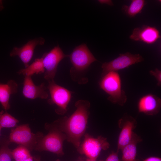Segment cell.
Segmentation results:
<instances>
[{"label":"cell","instance_id":"6da1fadb","mask_svg":"<svg viewBox=\"0 0 161 161\" xmlns=\"http://www.w3.org/2000/svg\"><path fill=\"white\" fill-rule=\"evenodd\" d=\"M75 105L76 109L71 116L59 119L52 124L65 134L66 140L77 149L85 134L90 104L88 100H80Z\"/></svg>","mask_w":161,"mask_h":161},{"label":"cell","instance_id":"7a4b0ae2","mask_svg":"<svg viewBox=\"0 0 161 161\" xmlns=\"http://www.w3.org/2000/svg\"><path fill=\"white\" fill-rule=\"evenodd\" d=\"M99 83L109 95L107 99L111 103L123 106L126 102L127 97L122 89L120 77L117 72H110L103 76Z\"/></svg>","mask_w":161,"mask_h":161},{"label":"cell","instance_id":"3957f363","mask_svg":"<svg viewBox=\"0 0 161 161\" xmlns=\"http://www.w3.org/2000/svg\"><path fill=\"white\" fill-rule=\"evenodd\" d=\"M45 127L49 133L39 141L34 150L49 151L59 156L63 155V144L66 139L65 134L52 123L46 124Z\"/></svg>","mask_w":161,"mask_h":161},{"label":"cell","instance_id":"277c9868","mask_svg":"<svg viewBox=\"0 0 161 161\" xmlns=\"http://www.w3.org/2000/svg\"><path fill=\"white\" fill-rule=\"evenodd\" d=\"M44 136L41 132H32L28 124L21 125L11 130L8 139L10 142L23 146L30 151L34 148L39 141Z\"/></svg>","mask_w":161,"mask_h":161},{"label":"cell","instance_id":"5b68a950","mask_svg":"<svg viewBox=\"0 0 161 161\" xmlns=\"http://www.w3.org/2000/svg\"><path fill=\"white\" fill-rule=\"evenodd\" d=\"M84 136L83 140L77 150L88 159L96 160L102 150H106L109 148L110 144L106 137L99 136L94 138L88 133Z\"/></svg>","mask_w":161,"mask_h":161},{"label":"cell","instance_id":"8992f818","mask_svg":"<svg viewBox=\"0 0 161 161\" xmlns=\"http://www.w3.org/2000/svg\"><path fill=\"white\" fill-rule=\"evenodd\" d=\"M48 83L47 88L49 91L50 98L48 103L50 104H55L57 106L55 110L56 113L64 115L67 111L72 92L57 84L54 80L49 82Z\"/></svg>","mask_w":161,"mask_h":161},{"label":"cell","instance_id":"52a82bcc","mask_svg":"<svg viewBox=\"0 0 161 161\" xmlns=\"http://www.w3.org/2000/svg\"><path fill=\"white\" fill-rule=\"evenodd\" d=\"M72 65L71 71H83L93 62L97 60L90 51L86 44H82L76 47L71 54L69 55Z\"/></svg>","mask_w":161,"mask_h":161},{"label":"cell","instance_id":"ba28073f","mask_svg":"<svg viewBox=\"0 0 161 161\" xmlns=\"http://www.w3.org/2000/svg\"><path fill=\"white\" fill-rule=\"evenodd\" d=\"M68 57L69 55L65 54L58 45L48 52L44 53L41 57L45 70L44 79L48 82L54 80L59 63L63 59Z\"/></svg>","mask_w":161,"mask_h":161},{"label":"cell","instance_id":"9c48e42d","mask_svg":"<svg viewBox=\"0 0 161 161\" xmlns=\"http://www.w3.org/2000/svg\"><path fill=\"white\" fill-rule=\"evenodd\" d=\"M143 60V57L139 54H133L129 52L120 54L113 60L103 64L102 75L103 76L111 71L117 72Z\"/></svg>","mask_w":161,"mask_h":161},{"label":"cell","instance_id":"30bf717a","mask_svg":"<svg viewBox=\"0 0 161 161\" xmlns=\"http://www.w3.org/2000/svg\"><path fill=\"white\" fill-rule=\"evenodd\" d=\"M137 123L136 120L126 113L119 120L118 124L121 130L118 137L117 151L118 152L129 143Z\"/></svg>","mask_w":161,"mask_h":161},{"label":"cell","instance_id":"8fae6325","mask_svg":"<svg viewBox=\"0 0 161 161\" xmlns=\"http://www.w3.org/2000/svg\"><path fill=\"white\" fill-rule=\"evenodd\" d=\"M45 42V39L42 37L31 40L20 47H14L10 51V57L18 56L26 68L29 65L36 47L44 44Z\"/></svg>","mask_w":161,"mask_h":161},{"label":"cell","instance_id":"7c38bea8","mask_svg":"<svg viewBox=\"0 0 161 161\" xmlns=\"http://www.w3.org/2000/svg\"><path fill=\"white\" fill-rule=\"evenodd\" d=\"M23 85L22 93L26 98L31 99L37 98L45 99L48 97L46 90L47 87L44 83L36 85L34 83L31 77L24 76Z\"/></svg>","mask_w":161,"mask_h":161},{"label":"cell","instance_id":"4fadbf2b","mask_svg":"<svg viewBox=\"0 0 161 161\" xmlns=\"http://www.w3.org/2000/svg\"><path fill=\"white\" fill-rule=\"evenodd\" d=\"M138 111L147 115H154L158 114L161 107V100L157 96L148 94L139 99L138 104Z\"/></svg>","mask_w":161,"mask_h":161},{"label":"cell","instance_id":"5bb4252c","mask_svg":"<svg viewBox=\"0 0 161 161\" xmlns=\"http://www.w3.org/2000/svg\"><path fill=\"white\" fill-rule=\"evenodd\" d=\"M160 38L159 32L155 27L147 26L134 29L130 36L131 40L148 44H152Z\"/></svg>","mask_w":161,"mask_h":161},{"label":"cell","instance_id":"9a60e30c","mask_svg":"<svg viewBox=\"0 0 161 161\" xmlns=\"http://www.w3.org/2000/svg\"><path fill=\"white\" fill-rule=\"evenodd\" d=\"M18 85L15 81L10 80L6 83H0V103L6 111L10 109V97L17 92Z\"/></svg>","mask_w":161,"mask_h":161},{"label":"cell","instance_id":"2e32d148","mask_svg":"<svg viewBox=\"0 0 161 161\" xmlns=\"http://www.w3.org/2000/svg\"><path fill=\"white\" fill-rule=\"evenodd\" d=\"M142 141L140 137L133 131L130 141L121 150L122 153V161H135L137 144Z\"/></svg>","mask_w":161,"mask_h":161},{"label":"cell","instance_id":"e0dca14e","mask_svg":"<svg viewBox=\"0 0 161 161\" xmlns=\"http://www.w3.org/2000/svg\"><path fill=\"white\" fill-rule=\"evenodd\" d=\"M45 71L42 58H36L31 64L24 69L20 70L18 73L22 74L24 76L31 77L34 74H40Z\"/></svg>","mask_w":161,"mask_h":161},{"label":"cell","instance_id":"ac0fdd59","mask_svg":"<svg viewBox=\"0 0 161 161\" xmlns=\"http://www.w3.org/2000/svg\"><path fill=\"white\" fill-rule=\"evenodd\" d=\"M145 4L143 0H133L129 6L124 5L122 9L124 12L129 16L133 17L140 13Z\"/></svg>","mask_w":161,"mask_h":161},{"label":"cell","instance_id":"d6986e66","mask_svg":"<svg viewBox=\"0 0 161 161\" xmlns=\"http://www.w3.org/2000/svg\"><path fill=\"white\" fill-rule=\"evenodd\" d=\"M18 120L5 111L0 112V127L3 128H13L17 126Z\"/></svg>","mask_w":161,"mask_h":161},{"label":"cell","instance_id":"ffe728a7","mask_svg":"<svg viewBox=\"0 0 161 161\" xmlns=\"http://www.w3.org/2000/svg\"><path fill=\"white\" fill-rule=\"evenodd\" d=\"M10 143L6 138L0 140V161H11L13 159L11 150L9 148Z\"/></svg>","mask_w":161,"mask_h":161},{"label":"cell","instance_id":"44dd1931","mask_svg":"<svg viewBox=\"0 0 161 161\" xmlns=\"http://www.w3.org/2000/svg\"><path fill=\"white\" fill-rule=\"evenodd\" d=\"M11 154L15 161H23L32 156L28 149L21 145L11 150Z\"/></svg>","mask_w":161,"mask_h":161},{"label":"cell","instance_id":"7402d4cb","mask_svg":"<svg viewBox=\"0 0 161 161\" xmlns=\"http://www.w3.org/2000/svg\"><path fill=\"white\" fill-rule=\"evenodd\" d=\"M150 74L155 78L157 81V85L160 86L161 85V71L157 68L154 70L150 71Z\"/></svg>","mask_w":161,"mask_h":161},{"label":"cell","instance_id":"603a6c76","mask_svg":"<svg viewBox=\"0 0 161 161\" xmlns=\"http://www.w3.org/2000/svg\"><path fill=\"white\" fill-rule=\"evenodd\" d=\"M118 152H112L106 159L105 161H120L118 155Z\"/></svg>","mask_w":161,"mask_h":161},{"label":"cell","instance_id":"cb8c5ba5","mask_svg":"<svg viewBox=\"0 0 161 161\" xmlns=\"http://www.w3.org/2000/svg\"><path fill=\"white\" fill-rule=\"evenodd\" d=\"M135 161H140L139 160L136 159ZM143 161H161V158L156 157H148Z\"/></svg>","mask_w":161,"mask_h":161},{"label":"cell","instance_id":"d4e9b609","mask_svg":"<svg viewBox=\"0 0 161 161\" xmlns=\"http://www.w3.org/2000/svg\"><path fill=\"white\" fill-rule=\"evenodd\" d=\"M98 2L101 4H106L110 6L113 5V4L111 0H100Z\"/></svg>","mask_w":161,"mask_h":161},{"label":"cell","instance_id":"484cf974","mask_svg":"<svg viewBox=\"0 0 161 161\" xmlns=\"http://www.w3.org/2000/svg\"><path fill=\"white\" fill-rule=\"evenodd\" d=\"M33 159L34 161H41L40 157L39 156L34 157Z\"/></svg>","mask_w":161,"mask_h":161},{"label":"cell","instance_id":"4316f807","mask_svg":"<svg viewBox=\"0 0 161 161\" xmlns=\"http://www.w3.org/2000/svg\"><path fill=\"white\" fill-rule=\"evenodd\" d=\"M23 161H34L33 157L32 156Z\"/></svg>","mask_w":161,"mask_h":161},{"label":"cell","instance_id":"83f0119b","mask_svg":"<svg viewBox=\"0 0 161 161\" xmlns=\"http://www.w3.org/2000/svg\"><path fill=\"white\" fill-rule=\"evenodd\" d=\"M2 1H0V10H1L4 8L2 5Z\"/></svg>","mask_w":161,"mask_h":161},{"label":"cell","instance_id":"f1b7e54d","mask_svg":"<svg viewBox=\"0 0 161 161\" xmlns=\"http://www.w3.org/2000/svg\"><path fill=\"white\" fill-rule=\"evenodd\" d=\"M86 161H103V160H99L98 161H97L96 160H92L89 159H87Z\"/></svg>","mask_w":161,"mask_h":161},{"label":"cell","instance_id":"f546056e","mask_svg":"<svg viewBox=\"0 0 161 161\" xmlns=\"http://www.w3.org/2000/svg\"><path fill=\"white\" fill-rule=\"evenodd\" d=\"M1 129L2 128L0 127V134H1Z\"/></svg>","mask_w":161,"mask_h":161},{"label":"cell","instance_id":"4dcf8cb0","mask_svg":"<svg viewBox=\"0 0 161 161\" xmlns=\"http://www.w3.org/2000/svg\"><path fill=\"white\" fill-rule=\"evenodd\" d=\"M56 161H61L59 159H57Z\"/></svg>","mask_w":161,"mask_h":161},{"label":"cell","instance_id":"1f68e13d","mask_svg":"<svg viewBox=\"0 0 161 161\" xmlns=\"http://www.w3.org/2000/svg\"></svg>","mask_w":161,"mask_h":161}]
</instances>
